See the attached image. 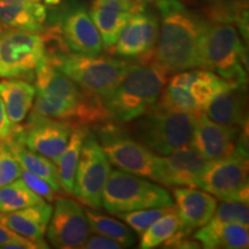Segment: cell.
<instances>
[{"label": "cell", "instance_id": "7a4b0ae2", "mask_svg": "<svg viewBox=\"0 0 249 249\" xmlns=\"http://www.w3.org/2000/svg\"><path fill=\"white\" fill-rule=\"evenodd\" d=\"M34 113L65 121L71 127H89L110 120L103 98L83 89L45 60L35 73Z\"/></svg>", "mask_w": 249, "mask_h": 249}, {"label": "cell", "instance_id": "ab89813d", "mask_svg": "<svg viewBox=\"0 0 249 249\" xmlns=\"http://www.w3.org/2000/svg\"><path fill=\"white\" fill-rule=\"evenodd\" d=\"M139 1L142 2V4H144V5H148V4H150V2L158 1V0H139Z\"/></svg>", "mask_w": 249, "mask_h": 249}, {"label": "cell", "instance_id": "6da1fadb", "mask_svg": "<svg viewBox=\"0 0 249 249\" xmlns=\"http://www.w3.org/2000/svg\"><path fill=\"white\" fill-rule=\"evenodd\" d=\"M160 34L152 60L170 74L203 70V38L209 21L180 0H158Z\"/></svg>", "mask_w": 249, "mask_h": 249}, {"label": "cell", "instance_id": "836d02e7", "mask_svg": "<svg viewBox=\"0 0 249 249\" xmlns=\"http://www.w3.org/2000/svg\"><path fill=\"white\" fill-rule=\"evenodd\" d=\"M22 166L15 157L7 140L0 142V187L20 179Z\"/></svg>", "mask_w": 249, "mask_h": 249}, {"label": "cell", "instance_id": "9a60e30c", "mask_svg": "<svg viewBox=\"0 0 249 249\" xmlns=\"http://www.w3.org/2000/svg\"><path fill=\"white\" fill-rule=\"evenodd\" d=\"M18 139L30 150L45 156L57 165L66 148L71 127L65 121L31 112L27 123L14 126Z\"/></svg>", "mask_w": 249, "mask_h": 249}, {"label": "cell", "instance_id": "8fae6325", "mask_svg": "<svg viewBox=\"0 0 249 249\" xmlns=\"http://www.w3.org/2000/svg\"><path fill=\"white\" fill-rule=\"evenodd\" d=\"M111 172V163L92 130L83 141L74 179L73 195L86 207L98 210L105 182Z\"/></svg>", "mask_w": 249, "mask_h": 249}, {"label": "cell", "instance_id": "74e56055", "mask_svg": "<svg viewBox=\"0 0 249 249\" xmlns=\"http://www.w3.org/2000/svg\"><path fill=\"white\" fill-rule=\"evenodd\" d=\"M12 129H13V126H12L11 121L8 119L4 102L0 97V142L5 141L9 138Z\"/></svg>", "mask_w": 249, "mask_h": 249}, {"label": "cell", "instance_id": "1f68e13d", "mask_svg": "<svg viewBox=\"0 0 249 249\" xmlns=\"http://www.w3.org/2000/svg\"><path fill=\"white\" fill-rule=\"evenodd\" d=\"M156 107L164 110L179 112V113L193 114V116H197L203 112L195 102L189 89L171 86L169 83H166V86L161 90Z\"/></svg>", "mask_w": 249, "mask_h": 249}, {"label": "cell", "instance_id": "603a6c76", "mask_svg": "<svg viewBox=\"0 0 249 249\" xmlns=\"http://www.w3.org/2000/svg\"><path fill=\"white\" fill-rule=\"evenodd\" d=\"M246 86H232L219 92L204 108L205 116L224 126L247 124Z\"/></svg>", "mask_w": 249, "mask_h": 249}, {"label": "cell", "instance_id": "7402d4cb", "mask_svg": "<svg viewBox=\"0 0 249 249\" xmlns=\"http://www.w3.org/2000/svg\"><path fill=\"white\" fill-rule=\"evenodd\" d=\"M48 7L34 0H0V22L11 29L43 33Z\"/></svg>", "mask_w": 249, "mask_h": 249}, {"label": "cell", "instance_id": "9c48e42d", "mask_svg": "<svg viewBox=\"0 0 249 249\" xmlns=\"http://www.w3.org/2000/svg\"><path fill=\"white\" fill-rule=\"evenodd\" d=\"M95 135L105 155L120 170L157 181V155L130 135L119 123H104L95 126Z\"/></svg>", "mask_w": 249, "mask_h": 249}, {"label": "cell", "instance_id": "ba28073f", "mask_svg": "<svg viewBox=\"0 0 249 249\" xmlns=\"http://www.w3.org/2000/svg\"><path fill=\"white\" fill-rule=\"evenodd\" d=\"M44 30L58 36L73 53L97 55L103 50L102 38L88 7L80 0L60 2L48 9Z\"/></svg>", "mask_w": 249, "mask_h": 249}, {"label": "cell", "instance_id": "8992f818", "mask_svg": "<svg viewBox=\"0 0 249 249\" xmlns=\"http://www.w3.org/2000/svg\"><path fill=\"white\" fill-rule=\"evenodd\" d=\"M83 89L104 99L117 88L134 62L107 55H89L68 52L48 60Z\"/></svg>", "mask_w": 249, "mask_h": 249}, {"label": "cell", "instance_id": "5b68a950", "mask_svg": "<svg viewBox=\"0 0 249 249\" xmlns=\"http://www.w3.org/2000/svg\"><path fill=\"white\" fill-rule=\"evenodd\" d=\"M203 70L213 71L229 82L247 83L248 54L238 29L229 23L209 22L203 38Z\"/></svg>", "mask_w": 249, "mask_h": 249}, {"label": "cell", "instance_id": "3957f363", "mask_svg": "<svg viewBox=\"0 0 249 249\" xmlns=\"http://www.w3.org/2000/svg\"><path fill=\"white\" fill-rule=\"evenodd\" d=\"M170 75L154 60L134 62L117 88L103 99L111 119L127 124L148 113L157 103Z\"/></svg>", "mask_w": 249, "mask_h": 249}, {"label": "cell", "instance_id": "2e32d148", "mask_svg": "<svg viewBox=\"0 0 249 249\" xmlns=\"http://www.w3.org/2000/svg\"><path fill=\"white\" fill-rule=\"evenodd\" d=\"M48 225V239L53 247L61 249L82 248L90 227L86 210L73 198L58 196Z\"/></svg>", "mask_w": 249, "mask_h": 249}, {"label": "cell", "instance_id": "52a82bcc", "mask_svg": "<svg viewBox=\"0 0 249 249\" xmlns=\"http://www.w3.org/2000/svg\"><path fill=\"white\" fill-rule=\"evenodd\" d=\"M173 205L164 187L123 170H111L103 189L102 207L113 214Z\"/></svg>", "mask_w": 249, "mask_h": 249}, {"label": "cell", "instance_id": "60d3db41", "mask_svg": "<svg viewBox=\"0 0 249 249\" xmlns=\"http://www.w3.org/2000/svg\"><path fill=\"white\" fill-rule=\"evenodd\" d=\"M2 33H4V26H2L1 22H0V35H1Z\"/></svg>", "mask_w": 249, "mask_h": 249}, {"label": "cell", "instance_id": "4316f807", "mask_svg": "<svg viewBox=\"0 0 249 249\" xmlns=\"http://www.w3.org/2000/svg\"><path fill=\"white\" fill-rule=\"evenodd\" d=\"M88 130V127H74L70 139H68L66 148L61 154L60 160L57 164L59 181H60L62 192L68 195H73L74 179H75L81 148H82Z\"/></svg>", "mask_w": 249, "mask_h": 249}, {"label": "cell", "instance_id": "f1b7e54d", "mask_svg": "<svg viewBox=\"0 0 249 249\" xmlns=\"http://www.w3.org/2000/svg\"><path fill=\"white\" fill-rule=\"evenodd\" d=\"M232 86L239 85L229 82L211 71L196 70V77L189 88V91L198 107H201V110L204 111L207 105L216 97L218 93Z\"/></svg>", "mask_w": 249, "mask_h": 249}, {"label": "cell", "instance_id": "f35d334b", "mask_svg": "<svg viewBox=\"0 0 249 249\" xmlns=\"http://www.w3.org/2000/svg\"><path fill=\"white\" fill-rule=\"evenodd\" d=\"M18 235L20 234H18L17 232L12 231V230H9L8 227H6L5 225H2V224L0 223V248H1L5 244H7V242L13 240L15 238H18Z\"/></svg>", "mask_w": 249, "mask_h": 249}, {"label": "cell", "instance_id": "5bb4252c", "mask_svg": "<svg viewBox=\"0 0 249 249\" xmlns=\"http://www.w3.org/2000/svg\"><path fill=\"white\" fill-rule=\"evenodd\" d=\"M160 34V18L147 6L136 12L121 30L112 52L119 57L148 62L154 59Z\"/></svg>", "mask_w": 249, "mask_h": 249}, {"label": "cell", "instance_id": "ac0fdd59", "mask_svg": "<svg viewBox=\"0 0 249 249\" xmlns=\"http://www.w3.org/2000/svg\"><path fill=\"white\" fill-rule=\"evenodd\" d=\"M145 6L139 0H93L88 11L102 38L103 48H113L129 18Z\"/></svg>", "mask_w": 249, "mask_h": 249}, {"label": "cell", "instance_id": "cb8c5ba5", "mask_svg": "<svg viewBox=\"0 0 249 249\" xmlns=\"http://www.w3.org/2000/svg\"><path fill=\"white\" fill-rule=\"evenodd\" d=\"M203 248L245 249L249 247L248 227L236 223H223L211 219L193 235Z\"/></svg>", "mask_w": 249, "mask_h": 249}, {"label": "cell", "instance_id": "83f0119b", "mask_svg": "<svg viewBox=\"0 0 249 249\" xmlns=\"http://www.w3.org/2000/svg\"><path fill=\"white\" fill-rule=\"evenodd\" d=\"M86 214L92 233L113 239L123 246V248H129L135 245L136 238L134 233L119 220L90 209L86 210Z\"/></svg>", "mask_w": 249, "mask_h": 249}, {"label": "cell", "instance_id": "30bf717a", "mask_svg": "<svg viewBox=\"0 0 249 249\" xmlns=\"http://www.w3.org/2000/svg\"><path fill=\"white\" fill-rule=\"evenodd\" d=\"M45 58V43L40 34L12 29L0 35V77L34 80Z\"/></svg>", "mask_w": 249, "mask_h": 249}, {"label": "cell", "instance_id": "4fadbf2b", "mask_svg": "<svg viewBox=\"0 0 249 249\" xmlns=\"http://www.w3.org/2000/svg\"><path fill=\"white\" fill-rule=\"evenodd\" d=\"M248 157L234 154L208 164L197 187L223 201L248 203Z\"/></svg>", "mask_w": 249, "mask_h": 249}, {"label": "cell", "instance_id": "7c38bea8", "mask_svg": "<svg viewBox=\"0 0 249 249\" xmlns=\"http://www.w3.org/2000/svg\"><path fill=\"white\" fill-rule=\"evenodd\" d=\"M213 123L204 112L195 116L191 144L208 160H218L234 154L248 157L247 128Z\"/></svg>", "mask_w": 249, "mask_h": 249}, {"label": "cell", "instance_id": "44dd1931", "mask_svg": "<svg viewBox=\"0 0 249 249\" xmlns=\"http://www.w3.org/2000/svg\"><path fill=\"white\" fill-rule=\"evenodd\" d=\"M205 20L233 24L248 40V0H186Z\"/></svg>", "mask_w": 249, "mask_h": 249}, {"label": "cell", "instance_id": "d6986e66", "mask_svg": "<svg viewBox=\"0 0 249 249\" xmlns=\"http://www.w3.org/2000/svg\"><path fill=\"white\" fill-rule=\"evenodd\" d=\"M173 197L181 227L189 233L209 222L217 208L213 195L193 187H174Z\"/></svg>", "mask_w": 249, "mask_h": 249}, {"label": "cell", "instance_id": "d6a6232c", "mask_svg": "<svg viewBox=\"0 0 249 249\" xmlns=\"http://www.w3.org/2000/svg\"><path fill=\"white\" fill-rule=\"evenodd\" d=\"M173 207H160V208H149V209H141L128 211V213H117V216L127 223L138 234L141 235L145 230L148 229L151 224H154L156 220L160 219L164 214H166L170 211L174 209Z\"/></svg>", "mask_w": 249, "mask_h": 249}, {"label": "cell", "instance_id": "4dcf8cb0", "mask_svg": "<svg viewBox=\"0 0 249 249\" xmlns=\"http://www.w3.org/2000/svg\"><path fill=\"white\" fill-rule=\"evenodd\" d=\"M180 227H181V222H180L179 214L174 207L172 211L156 220L142 233L139 247L142 249L158 247L166 240H169Z\"/></svg>", "mask_w": 249, "mask_h": 249}, {"label": "cell", "instance_id": "e0dca14e", "mask_svg": "<svg viewBox=\"0 0 249 249\" xmlns=\"http://www.w3.org/2000/svg\"><path fill=\"white\" fill-rule=\"evenodd\" d=\"M210 160L192 144L157 156V182L171 187H197Z\"/></svg>", "mask_w": 249, "mask_h": 249}, {"label": "cell", "instance_id": "484cf974", "mask_svg": "<svg viewBox=\"0 0 249 249\" xmlns=\"http://www.w3.org/2000/svg\"><path fill=\"white\" fill-rule=\"evenodd\" d=\"M7 142L11 145L12 150H13L15 157H17L18 163L21 164L22 169L28 170L29 172L46 180L50 185L53 187V189L58 194L62 192L60 181H59L57 165L45 156L28 149L22 141L18 139L14 126L11 135L7 139Z\"/></svg>", "mask_w": 249, "mask_h": 249}, {"label": "cell", "instance_id": "d590c367", "mask_svg": "<svg viewBox=\"0 0 249 249\" xmlns=\"http://www.w3.org/2000/svg\"><path fill=\"white\" fill-rule=\"evenodd\" d=\"M21 178L24 181V183L29 187V188L37 195H39L43 200H46L48 202H53L55 198L58 197V193L54 191L53 187L40 177L36 176V174L29 172L28 170L22 169L21 172Z\"/></svg>", "mask_w": 249, "mask_h": 249}, {"label": "cell", "instance_id": "f546056e", "mask_svg": "<svg viewBox=\"0 0 249 249\" xmlns=\"http://www.w3.org/2000/svg\"><path fill=\"white\" fill-rule=\"evenodd\" d=\"M43 201L44 200L31 191L23 180L17 179L8 185L0 187V213H12L42 203Z\"/></svg>", "mask_w": 249, "mask_h": 249}, {"label": "cell", "instance_id": "d4e9b609", "mask_svg": "<svg viewBox=\"0 0 249 249\" xmlns=\"http://www.w3.org/2000/svg\"><path fill=\"white\" fill-rule=\"evenodd\" d=\"M35 87L23 79H5L0 81V97L12 126H18L28 117L35 99Z\"/></svg>", "mask_w": 249, "mask_h": 249}, {"label": "cell", "instance_id": "8d00e7d4", "mask_svg": "<svg viewBox=\"0 0 249 249\" xmlns=\"http://www.w3.org/2000/svg\"><path fill=\"white\" fill-rule=\"evenodd\" d=\"M82 248L86 249H120L123 246L107 236L97 234L88 236Z\"/></svg>", "mask_w": 249, "mask_h": 249}, {"label": "cell", "instance_id": "277c9868", "mask_svg": "<svg viewBox=\"0 0 249 249\" xmlns=\"http://www.w3.org/2000/svg\"><path fill=\"white\" fill-rule=\"evenodd\" d=\"M195 116L158 107L133 120L128 132L136 141L157 156L170 155L191 144Z\"/></svg>", "mask_w": 249, "mask_h": 249}, {"label": "cell", "instance_id": "e575fe53", "mask_svg": "<svg viewBox=\"0 0 249 249\" xmlns=\"http://www.w3.org/2000/svg\"><path fill=\"white\" fill-rule=\"evenodd\" d=\"M213 218L223 223H236L245 227H248V203L238 201H224L219 207L216 208Z\"/></svg>", "mask_w": 249, "mask_h": 249}, {"label": "cell", "instance_id": "ffe728a7", "mask_svg": "<svg viewBox=\"0 0 249 249\" xmlns=\"http://www.w3.org/2000/svg\"><path fill=\"white\" fill-rule=\"evenodd\" d=\"M51 204L42 203L18 209L12 213H0V223L18 234L31 240L48 245L44 236L52 214Z\"/></svg>", "mask_w": 249, "mask_h": 249}]
</instances>
